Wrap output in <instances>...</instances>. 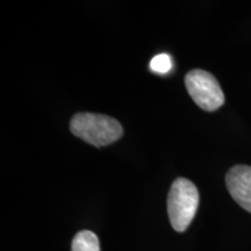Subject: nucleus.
Listing matches in <instances>:
<instances>
[{
  "instance_id": "obj_1",
  "label": "nucleus",
  "mask_w": 251,
  "mask_h": 251,
  "mask_svg": "<svg viewBox=\"0 0 251 251\" xmlns=\"http://www.w3.org/2000/svg\"><path fill=\"white\" fill-rule=\"evenodd\" d=\"M70 129L75 136L94 147L108 146L124 134L122 126L118 120L96 113H78L74 115Z\"/></svg>"
},
{
  "instance_id": "obj_3",
  "label": "nucleus",
  "mask_w": 251,
  "mask_h": 251,
  "mask_svg": "<svg viewBox=\"0 0 251 251\" xmlns=\"http://www.w3.org/2000/svg\"><path fill=\"white\" fill-rule=\"evenodd\" d=\"M187 92L203 111L213 112L225 103V94L212 74L200 69L191 70L185 77Z\"/></svg>"
},
{
  "instance_id": "obj_5",
  "label": "nucleus",
  "mask_w": 251,
  "mask_h": 251,
  "mask_svg": "<svg viewBox=\"0 0 251 251\" xmlns=\"http://www.w3.org/2000/svg\"><path fill=\"white\" fill-rule=\"evenodd\" d=\"M72 251H100L97 235L90 230H81L74 237Z\"/></svg>"
},
{
  "instance_id": "obj_4",
  "label": "nucleus",
  "mask_w": 251,
  "mask_h": 251,
  "mask_svg": "<svg viewBox=\"0 0 251 251\" xmlns=\"http://www.w3.org/2000/svg\"><path fill=\"white\" fill-rule=\"evenodd\" d=\"M226 185L235 201L251 213V166H233L226 176Z\"/></svg>"
},
{
  "instance_id": "obj_2",
  "label": "nucleus",
  "mask_w": 251,
  "mask_h": 251,
  "mask_svg": "<svg viewBox=\"0 0 251 251\" xmlns=\"http://www.w3.org/2000/svg\"><path fill=\"white\" fill-rule=\"evenodd\" d=\"M199 206V192L192 181L178 178L174 181L168 197V213L172 228L176 231L186 230Z\"/></svg>"
},
{
  "instance_id": "obj_6",
  "label": "nucleus",
  "mask_w": 251,
  "mask_h": 251,
  "mask_svg": "<svg viewBox=\"0 0 251 251\" xmlns=\"http://www.w3.org/2000/svg\"><path fill=\"white\" fill-rule=\"evenodd\" d=\"M172 58L168 54H159L155 56L150 62V69L159 75H165L171 70Z\"/></svg>"
}]
</instances>
